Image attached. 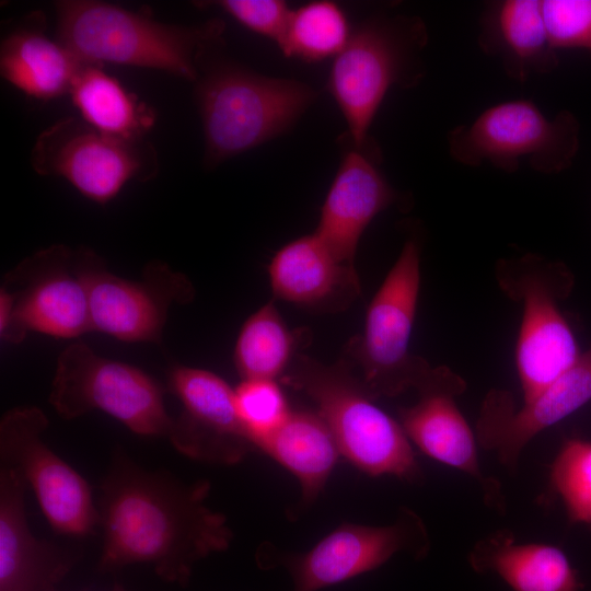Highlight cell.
Masks as SVG:
<instances>
[{"label":"cell","mask_w":591,"mask_h":591,"mask_svg":"<svg viewBox=\"0 0 591 591\" xmlns=\"http://www.w3.org/2000/svg\"><path fill=\"white\" fill-rule=\"evenodd\" d=\"M210 482L184 483L150 471L117 448L97 500L103 571L147 564L167 582L186 586L197 561L227 551V517L206 505Z\"/></svg>","instance_id":"1"},{"label":"cell","mask_w":591,"mask_h":591,"mask_svg":"<svg viewBox=\"0 0 591 591\" xmlns=\"http://www.w3.org/2000/svg\"><path fill=\"white\" fill-rule=\"evenodd\" d=\"M56 39L88 63L160 70L195 83L204 55L221 42L224 24L182 25L96 0L55 2Z\"/></svg>","instance_id":"2"},{"label":"cell","mask_w":591,"mask_h":591,"mask_svg":"<svg viewBox=\"0 0 591 591\" xmlns=\"http://www.w3.org/2000/svg\"><path fill=\"white\" fill-rule=\"evenodd\" d=\"M279 380L312 399L341 455L359 471L372 477L421 480V468L401 424L374 404L347 361L325 364L297 355Z\"/></svg>","instance_id":"3"},{"label":"cell","mask_w":591,"mask_h":591,"mask_svg":"<svg viewBox=\"0 0 591 591\" xmlns=\"http://www.w3.org/2000/svg\"><path fill=\"white\" fill-rule=\"evenodd\" d=\"M195 85L208 169L285 134L316 97L305 83L229 61L200 60Z\"/></svg>","instance_id":"4"},{"label":"cell","mask_w":591,"mask_h":591,"mask_svg":"<svg viewBox=\"0 0 591 591\" xmlns=\"http://www.w3.org/2000/svg\"><path fill=\"white\" fill-rule=\"evenodd\" d=\"M419 289L420 250L408 240L368 306L362 335L347 348L345 360L356 364L357 376L374 401L409 389L419 392L452 373L409 351Z\"/></svg>","instance_id":"5"},{"label":"cell","mask_w":591,"mask_h":591,"mask_svg":"<svg viewBox=\"0 0 591 591\" xmlns=\"http://www.w3.org/2000/svg\"><path fill=\"white\" fill-rule=\"evenodd\" d=\"M497 280L508 297L522 304L514 355L523 402H528L582 354L557 303L570 292L572 276L560 263L529 254L500 260Z\"/></svg>","instance_id":"6"},{"label":"cell","mask_w":591,"mask_h":591,"mask_svg":"<svg viewBox=\"0 0 591 591\" xmlns=\"http://www.w3.org/2000/svg\"><path fill=\"white\" fill-rule=\"evenodd\" d=\"M63 419L101 410L136 434L169 439L173 425L164 391L140 369L94 352L83 343L63 349L48 396Z\"/></svg>","instance_id":"7"},{"label":"cell","mask_w":591,"mask_h":591,"mask_svg":"<svg viewBox=\"0 0 591 591\" xmlns=\"http://www.w3.org/2000/svg\"><path fill=\"white\" fill-rule=\"evenodd\" d=\"M451 157L470 166L488 162L514 172L525 159L537 172L568 169L579 149V124L568 111L546 117L529 100H512L486 108L470 125L448 134Z\"/></svg>","instance_id":"8"},{"label":"cell","mask_w":591,"mask_h":591,"mask_svg":"<svg viewBox=\"0 0 591 591\" xmlns=\"http://www.w3.org/2000/svg\"><path fill=\"white\" fill-rule=\"evenodd\" d=\"M83 253L51 245L5 276L0 291L2 339L16 344L28 332L76 338L92 331Z\"/></svg>","instance_id":"9"},{"label":"cell","mask_w":591,"mask_h":591,"mask_svg":"<svg viewBox=\"0 0 591 591\" xmlns=\"http://www.w3.org/2000/svg\"><path fill=\"white\" fill-rule=\"evenodd\" d=\"M31 165L39 175L65 178L97 204L114 199L128 182H147L159 172L157 150L147 139L117 138L71 116L38 135Z\"/></svg>","instance_id":"10"},{"label":"cell","mask_w":591,"mask_h":591,"mask_svg":"<svg viewBox=\"0 0 591 591\" xmlns=\"http://www.w3.org/2000/svg\"><path fill=\"white\" fill-rule=\"evenodd\" d=\"M426 42L421 22L402 19L360 25L335 57L328 90L348 125L355 148L368 130L391 86L402 82L414 51Z\"/></svg>","instance_id":"11"},{"label":"cell","mask_w":591,"mask_h":591,"mask_svg":"<svg viewBox=\"0 0 591 591\" xmlns=\"http://www.w3.org/2000/svg\"><path fill=\"white\" fill-rule=\"evenodd\" d=\"M48 424L36 406L8 409L0 420V466L20 474L56 533L93 534L99 528V510L91 487L45 443Z\"/></svg>","instance_id":"12"},{"label":"cell","mask_w":591,"mask_h":591,"mask_svg":"<svg viewBox=\"0 0 591 591\" xmlns=\"http://www.w3.org/2000/svg\"><path fill=\"white\" fill-rule=\"evenodd\" d=\"M428 549L422 520L413 510L402 508L389 525L343 523L303 554L282 553L266 543L257 559L263 567H285L293 591H321L374 570L397 553L420 558Z\"/></svg>","instance_id":"13"},{"label":"cell","mask_w":591,"mask_h":591,"mask_svg":"<svg viewBox=\"0 0 591 591\" xmlns=\"http://www.w3.org/2000/svg\"><path fill=\"white\" fill-rule=\"evenodd\" d=\"M92 331L124 341L160 343L173 303H189L195 290L188 278L160 260L150 262L141 280L107 270L92 251L83 253Z\"/></svg>","instance_id":"14"},{"label":"cell","mask_w":591,"mask_h":591,"mask_svg":"<svg viewBox=\"0 0 591 591\" xmlns=\"http://www.w3.org/2000/svg\"><path fill=\"white\" fill-rule=\"evenodd\" d=\"M167 389L182 403L169 441L181 454L202 463L234 465L255 450L237 415L235 394L208 370L174 367Z\"/></svg>","instance_id":"15"},{"label":"cell","mask_w":591,"mask_h":591,"mask_svg":"<svg viewBox=\"0 0 591 591\" xmlns=\"http://www.w3.org/2000/svg\"><path fill=\"white\" fill-rule=\"evenodd\" d=\"M591 401V347L576 363L538 394L514 410L508 392L491 391L484 399L476 425L483 448L515 471L529 442Z\"/></svg>","instance_id":"16"},{"label":"cell","mask_w":591,"mask_h":591,"mask_svg":"<svg viewBox=\"0 0 591 591\" xmlns=\"http://www.w3.org/2000/svg\"><path fill=\"white\" fill-rule=\"evenodd\" d=\"M465 389V381L456 375L418 392L416 404L398 409V422L409 441L426 455L474 478L486 503L503 510L500 484L483 473L474 433L455 403Z\"/></svg>","instance_id":"17"},{"label":"cell","mask_w":591,"mask_h":591,"mask_svg":"<svg viewBox=\"0 0 591 591\" xmlns=\"http://www.w3.org/2000/svg\"><path fill=\"white\" fill-rule=\"evenodd\" d=\"M26 489L16 471L0 466V591H56L77 556L32 533Z\"/></svg>","instance_id":"18"},{"label":"cell","mask_w":591,"mask_h":591,"mask_svg":"<svg viewBox=\"0 0 591 591\" xmlns=\"http://www.w3.org/2000/svg\"><path fill=\"white\" fill-rule=\"evenodd\" d=\"M397 199L375 164L355 148L347 151L321 209L314 233L343 264L355 267L366 228Z\"/></svg>","instance_id":"19"},{"label":"cell","mask_w":591,"mask_h":591,"mask_svg":"<svg viewBox=\"0 0 591 591\" xmlns=\"http://www.w3.org/2000/svg\"><path fill=\"white\" fill-rule=\"evenodd\" d=\"M268 275L276 299L306 310L340 312L360 293L356 267L340 263L315 233L278 250Z\"/></svg>","instance_id":"20"},{"label":"cell","mask_w":591,"mask_h":591,"mask_svg":"<svg viewBox=\"0 0 591 591\" xmlns=\"http://www.w3.org/2000/svg\"><path fill=\"white\" fill-rule=\"evenodd\" d=\"M45 19L33 13L1 42V77L24 94L49 101L69 94L88 63L45 34Z\"/></svg>","instance_id":"21"},{"label":"cell","mask_w":591,"mask_h":591,"mask_svg":"<svg viewBox=\"0 0 591 591\" xmlns=\"http://www.w3.org/2000/svg\"><path fill=\"white\" fill-rule=\"evenodd\" d=\"M480 27V47L500 59L509 77L523 82L532 74L547 73L557 67L541 0L491 2Z\"/></svg>","instance_id":"22"},{"label":"cell","mask_w":591,"mask_h":591,"mask_svg":"<svg viewBox=\"0 0 591 591\" xmlns=\"http://www.w3.org/2000/svg\"><path fill=\"white\" fill-rule=\"evenodd\" d=\"M299 482L300 497L289 517L296 520L323 491L341 455L329 428L316 412L291 410L283 424L257 445Z\"/></svg>","instance_id":"23"},{"label":"cell","mask_w":591,"mask_h":591,"mask_svg":"<svg viewBox=\"0 0 591 591\" xmlns=\"http://www.w3.org/2000/svg\"><path fill=\"white\" fill-rule=\"evenodd\" d=\"M468 561L478 572H495L514 591H580L582 583L564 552L548 544L519 543L508 531L480 540Z\"/></svg>","instance_id":"24"},{"label":"cell","mask_w":591,"mask_h":591,"mask_svg":"<svg viewBox=\"0 0 591 591\" xmlns=\"http://www.w3.org/2000/svg\"><path fill=\"white\" fill-rule=\"evenodd\" d=\"M69 95L86 124L117 138L144 140L157 121L154 108L129 92L101 65L86 63Z\"/></svg>","instance_id":"25"},{"label":"cell","mask_w":591,"mask_h":591,"mask_svg":"<svg viewBox=\"0 0 591 591\" xmlns=\"http://www.w3.org/2000/svg\"><path fill=\"white\" fill-rule=\"evenodd\" d=\"M301 336L291 331L273 301L253 313L237 336L233 361L242 380H277L290 366Z\"/></svg>","instance_id":"26"},{"label":"cell","mask_w":591,"mask_h":591,"mask_svg":"<svg viewBox=\"0 0 591 591\" xmlns=\"http://www.w3.org/2000/svg\"><path fill=\"white\" fill-rule=\"evenodd\" d=\"M351 34L347 16L338 4L312 1L291 12L278 47L287 57L321 61L336 57Z\"/></svg>","instance_id":"27"},{"label":"cell","mask_w":591,"mask_h":591,"mask_svg":"<svg viewBox=\"0 0 591 591\" xmlns=\"http://www.w3.org/2000/svg\"><path fill=\"white\" fill-rule=\"evenodd\" d=\"M549 480L568 519L591 524V442L578 438L566 440L552 464Z\"/></svg>","instance_id":"28"},{"label":"cell","mask_w":591,"mask_h":591,"mask_svg":"<svg viewBox=\"0 0 591 591\" xmlns=\"http://www.w3.org/2000/svg\"><path fill=\"white\" fill-rule=\"evenodd\" d=\"M234 394L237 415L255 449L292 410L277 380H242Z\"/></svg>","instance_id":"29"},{"label":"cell","mask_w":591,"mask_h":591,"mask_svg":"<svg viewBox=\"0 0 591 591\" xmlns=\"http://www.w3.org/2000/svg\"><path fill=\"white\" fill-rule=\"evenodd\" d=\"M543 18L553 49L591 55V0H543Z\"/></svg>","instance_id":"30"},{"label":"cell","mask_w":591,"mask_h":591,"mask_svg":"<svg viewBox=\"0 0 591 591\" xmlns=\"http://www.w3.org/2000/svg\"><path fill=\"white\" fill-rule=\"evenodd\" d=\"M212 3L246 28L275 40L277 45L292 12L280 0H220Z\"/></svg>","instance_id":"31"},{"label":"cell","mask_w":591,"mask_h":591,"mask_svg":"<svg viewBox=\"0 0 591 591\" xmlns=\"http://www.w3.org/2000/svg\"><path fill=\"white\" fill-rule=\"evenodd\" d=\"M112 591H126V590L124 589L123 586H120V584H115L114 588L112 589Z\"/></svg>","instance_id":"32"}]
</instances>
